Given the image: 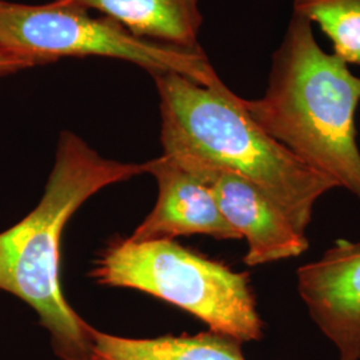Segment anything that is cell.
<instances>
[{
	"instance_id": "obj_8",
	"label": "cell",
	"mask_w": 360,
	"mask_h": 360,
	"mask_svg": "<svg viewBox=\"0 0 360 360\" xmlns=\"http://www.w3.org/2000/svg\"><path fill=\"white\" fill-rule=\"evenodd\" d=\"M144 165L146 172L158 181L159 195L154 210L129 236L131 242L174 240L190 235L242 239L221 215L211 191L191 172L167 155Z\"/></svg>"
},
{
	"instance_id": "obj_7",
	"label": "cell",
	"mask_w": 360,
	"mask_h": 360,
	"mask_svg": "<svg viewBox=\"0 0 360 360\" xmlns=\"http://www.w3.org/2000/svg\"><path fill=\"white\" fill-rule=\"evenodd\" d=\"M309 318L336 348L339 360H360V242L338 240L296 272Z\"/></svg>"
},
{
	"instance_id": "obj_9",
	"label": "cell",
	"mask_w": 360,
	"mask_h": 360,
	"mask_svg": "<svg viewBox=\"0 0 360 360\" xmlns=\"http://www.w3.org/2000/svg\"><path fill=\"white\" fill-rule=\"evenodd\" d=\"M59 7L96 10L136 38L186 51H202L198 38L203 16L200 0H52Z\"/></svg>"
},
{
	"instance_id": "obj_1",
	"label": "cell",
	"mask_w": 360,
	"mask_h": 360,
	"mask_svg": "<svg viewBox=\"0 0 360 360\" xmlns=\"http://www.w3.org/2000/svg\"><path fill=\"white\" fill-rule=\"evenodd\" d=\"M141 174H146L144 163L105 159L82 138L63 131L38 206L0 232V290L35 311L62 360H90L94 333L63 295L60 240L65 224L104 187Z\"/></svg>"
},
{
	"instance_id": "obj_5",
	"label": "cell",
	"mask_w": 360,
	"mask_h": 360,
	"mask_svg": "<svg viewBox=\"0 0 360 360\" xmlns=\"http://www.w3.org/2000/svg\"><path fill=\"white\" fill-rule=\"evenodd\" d=\"M0 50L28 65L51 63L63 56H105L156 72H176L212 86L220 77L202 51H186L136 38L110 18L53 3L30 6L0 0Z\"/></svg>"
},
{
	"instance_id": "obj_2",
	"label": "cell",
	"mask_w": 360,
	"mask_h": 360,
	"mask_svg": "<svg viewBox=\"0 0 360 360\" xmlns=\"http://www.w3.org/2000/svg\"><path fill=\"white\" fill-rule=\"evenodd\" d=\"M160 98L163 154L191 158L252 181L306 233L314 205L339 187L257 126L221 80L203 86L176 72L153 74Z\"/></svg>"
},
{
	"instance_id": "obj_6",
	"label": "cell",
	"mask_w": 360,
	"mask_h": 360,
	"mask_svg": "<svg viewBox=\"0 0 360 360\" xmlns=\"http://www.w3.org/2000/svg\"><path fill=\"white\" fill-rule=\"evenodd\" d=\"M167 156L206 186L221 215L245 238L247 266L291 259L309 250L306 233L296 230L283 211L252 181L202 160Z\"/></svg>"
},
{
	"instance_id": "obj_12",
	"label": "cell",
	"mask_w": 360,
	"mask_h": 360,
	"mask_svg": "<svg viewBox=\"0 0 360 360\" xmlns=\"http://www.w3.org/2000/svg\"><path fill=\"white\" fill-rule=\"evenodd\" d=\"M28 67H31V65L0 50V75L13 74L20 70L28 68Z\"/></svg>"
},
{
	"instance_id": "obj_10",
	"label": "cell",
	"mask_w": 360,
	"mask_h": 360,
	"mask_svg": "<svg viewBox=\"0 0 360 360\" xmlns=\"http://www.w3.org/2000/svg\"><path fill=\"white\" fill-rule=\"evenodd\" d=\"M239 340L212 331L132 339L94 328L90 360H245Z\"/></svg>"
},
{
	"instance_id": "obj_4",
	"label": "cell",
	"mask_w": 360,
	"mask_h": 360,
	"mask_svg": "<svg viewBox=\"0 0 360 360\" xmlns=\"http://www.w3.org/2000/svg\"><path fill=\"white\" fill-rule=\"evenodd\" d=\"M91 278L162 299L206 323L210 331L240 343L257 342L264 335L248 275L174 240L117 239L96 259Z\"/></svg>"
},
{
	"instance_id": "obj_3",
	"label": "cell",
	"mask_w": 360,
	"mask_h": 360,
	"mask_svg": "<svg viewBox=\"0 0 360 360\" xmlns=\"http://www.w3.org/2000/svg\"><path fill=\"white\" fill-rule=\"evenodd\" d=\"M359 102L360 77L323 50L309 20L292 15L272 55L267 90L243 105L272 139L360 200Z\"/></svg>"
},
{
	"instance_id": "obj_11",
	"label": "cell",
	"mask_w": 360,
	"mask_h": 360,
	"mask_svg": "<svg viewBox=\"0 0 360 360\" xmlns=\"http://www.w3.org/2000/svg\"><path fill=\"white\" fill-rule=\"evenodd\" d=\"M294 15L321 27L336 56L360 65V0H294Z\"/></svg>"
}]
</instances>
